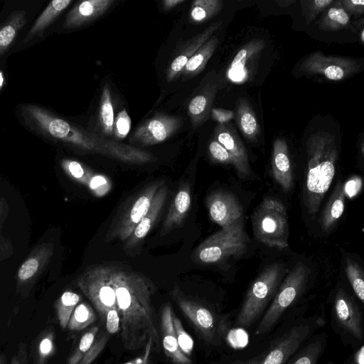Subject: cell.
I'll return each mask as SVG.
<instances>
[{"label": "cell", "mask_w": 364, "mask_h": 364, "mask_svg": "<svg viewBox=\"0 0 364 364\" xmlns=\"http://www.w3.org/2000/svg\"><path fill=\"white\" fill-rule=\"evenodd\" d=\"M71 2V0H54L50 2L33 23L23 43L44 31Z\"/></svg>", "instance_id": "4dcf8cb0"}, {"label": "cell", "mask_w": 364, "mask_h": 364, "mask_svg": "<svg viewBox=\"0 0 364 364\" xmlns=\"http://www.w3.org/2000/svg\"><path fill=\"white\" fill-rule=\"evenodd\" d=\"M235 114L237 126L244 137L249 141H255L259 133V124L247 100H239Z\"/></svg>", "instance_id": "f1b7e54d"}, {"label": "cell", "mask_w": 364, "mask_h": 364, "mask_svg": "<svg viewBox=\"0 0 364 364\" xmlns=\"http://www.w3.org/2000/svg\"><path fill=\"white\" fill-rule=\"evenodd\" d=\"M0 364H6V358L4 353H1V355Z\"/></svg>", "instance_id": "680465c9"}, {"label": "cell", "mask_w": 364, "mask_h": 364, "mask_svg": "<svg viewBox=\"0 0 364 364\" xmlns=\"http://www.w3.org/2000/svg\"><path fill=\"white\" fill-rule=\"evenodd\" d=\"M28 356L26 353V344L20 343L18 351L13 356L11 364H27Z\"/></svg>", "instance_id": "816d5d0a"}, {"label": "cell", "mask_w": 364, "mask_h": 364, "mask_svg": "<svg viewBox=\"0 0 364 364\" xmlns=\"http://www.w3.org/2000/svg\"><path fill=\"white\" fill-rule=\"evenodd\" d=\"M223 3L220 0H196L190 9V19L193 23H205L221 11Z\"/></svg>", "instance_id": "d6a6232c"}, {"label": "cell", "mask_w": 364, "mask_h": 364, "mask_svg": "<svg viewBox=\"0 0 364 364\" xmlns=\"http://www.w3.org/2000/svg\"><path fill=\"white\" fill-rule=\"evenodd\" d=\"M326 333L314 335L285 364H316L326 348Z\"/></svg>", "instance_id": "4316f807"}, {"label": "cell", "mask_w": 364, "mask_h": 364, "mask_svg": "<svg viewBox=\"0 0 364 364\" xmlns=\"http://www.w3.org/2000/svg\"><path fill=\"white\" fill-rule=\"evenodd\" d=\"M360 67L356 60L327 55L321 51H316L304 59L300 69L309 75H321L331 81H340L358 72Z\"/></svg>", "instance_id": "4fadbf2b"}, {"label": "cell", "mask_w": 364, "mask_h": 364, "mask_svg": "<svg viewBox=\"0 0 364 364\" xmlns=\"http://www.w3.org/2000/svg\"><path fill=\"white\" fill-rule=\"evenodd\" d=\"M191 205V188L188 183H183L178 189L164 220L160 235L163 236L181 225Z\"/></svg>", "instance_id": "603a6c76"}, {"label": "cell", "mask_w": 364, "mask_h": 364, "mask_svg": "<svg viewBox=\"0 0 364 364\" xmlns=\"http://www.w3.org/2000/svg\"><path fill=\"white\" fill-rule=\"evenodd\" d=\"M4 82V73L3 71L0 72V89H2Z\"/></svg>", "instance_id": "6f0895ef"}, {"label": "cell", "mask_w": 364, "mask_h": 364, "mask_svg": "<svg viewBox=\"0 0 364 364\" xmlns=\"http://www.w3.org/2000/svg\"><path fill=\"white\" fill-rule=\"evenodd\" d=\"M110 282L115 289L121 319L120 336L124 348L136 350L146 346L149 338L154 350H161L159 328L152 304L156 287L141 273L109 264Z\"/></svg>", "instance_id": "6da1fadb"}, {"label": "cell", "mask_w": 364, "mask_h": 364, "mask_svg": "<svg viewBox=\"0 0 364 364\" xmlns=\"http://www.w3.org/2000/svg\"><path fill=\"white\" fill-rule=\"evenodd\" d=\"M54 247L44 242L36 247L21 264L16 274V287L22 288L33 283L53 255Z\"/></svg>", "instance_id": "ffe728a7"}, {"label": "cell", "mask_w": 364, "mask_h": 364, "mask_svg": "<svg viewBox=\"0 0 364 364\" xmlns=\"http://www.w3.org/2000/svg\"><path fill=\"white\" fill-rule=\"evenodd\" d=\"M60 165L65 173L73 180L87 186L94 173L81 163L69 159H64Z\"/></svg>", "instance_id": "74e56055"}, {"label": "cell", "mask_w": 364, "mask_h": 364, "mask_svg": "<svg viewBox=\"0 0 364 364\" xmlns=\"http://www.w3.org/2000/svg\"><path fill=\"white\" fill-rule=\"evenodd\" d=\"M264 47L265 41L262 39H253L245 43L232 59L227 71L228 77L235 82L252 79Z\"/></svg>", "instance_id": "2e32d148"}, {"label": "cell", "mask_w": 364, "mask_h": 364, "mask_svg": "<svg viewBox=\"0 0 364 364\" xmlns=\"http://www.w3.org/2000/svg\"><path fill=\"white\" fill-rule=\"evenodd\" d=\"M284 272L282 264L273 263L258 275L248 289L236 317L237 326L249 328L262 316L269 303L273 300Z\"/></svg>", "instance_id": "5b68a950"}, {"label": "cell", "mask_w": 364, "mask_h": 364, "mask_svg": "<svg viewBox=\"0 0 364 364\" xmlns=\"http://www.w3.org/2000/svg\"><path fill=\"white\" fill-rule=\"evenodd\" d=\"M361 150L363 154H364V139L363 140V142L361 144Z\"/></svg>", "instance_id": "94428289"}, {"label": "cell", "mask_w": 364, "mask_h": 364, "mask_svg": "<svg viewBox=\"0 0 364 364\" xmlns=\"http://www.w3.org/2000/svg\"><path fill=\"white\" fill-rule=\"evenodd\" d=\"M276 2L280 7H285V6H288L295 3V1L294 0H279V1H277Z\"/></svg>", "instance_id": "11a10c76"}, {"label": "cell", "mask_w": 364, "mask_h": 364, "mask_svg": "<svg viewBox=\"0 0 364 364\" xmlns=\"http://www.w3.org/2000/svg\"><path fill=\"white\" fill-rule=\"evenodd\" d=\"M173 322L174 331L181 350L189 358L193 348V341L191 336L185 331L180 319L173 313Z\"/></svg>", "instance_id": "b9f144b4"}, {"label": "cell", "mask_w": 364, "mask_h": 364, "mask_svg": "<svg viewBox=\"0 0 364 364\" xmlns=\"http://www.w3.org/2000/svg\"><path fill=\"white\" fill-rule=\"evenodd\" d=\"M164 184V181L152 182L132 196L111 225L106 240H127L149 210L156 192Z\"/></svg>", "instance_id": "9c48e42d"}, {"label": "cell", "mask_w": 364, "mask_h": 364, "mask_svg": "<svg viewBox=\"0 0 364 364\" xmlns=\"http://www.w3.org/2000/svg\"><path fill=\"white\" fill-rule=\"evenodd\" d=\"M349 364H360V363H359V361H358V360H355V359H353V360L349 363Z\"/></svg>", "instance_id": "91938a15"}, {"label": "cell", "mask_w": 364, "mask_h": 364, "mask_svg": "<svg viewBox=\"0 0 364 364\" xmlns=\"http://www.w3.org/2000/svg\"><path fill=\"white\" fill-rule=\"evenodd\" d=\"M208 151L214 162L232 165L234 164L232 157L228 151L214 137L208 144Z\"/></svg>", "instance_id": "7bdbcfd3"}, {"label": "cell", "mask_w": 364, "mask_h": 364, "mask_svg": "<svg viewBox=\"0 0 364 364\" xmlns=\"http://www.w3.org/2000/svg\"><path fill=\"white\" fill-rule=\"evenodd\" d=\"M218 44L217 36H211L191 58L179 76L183 80H187L199 74L205 68L208 61L214 53Z\"/></svg>", "instance_id": "83f0119b"}, {"label": "cell", "mask_w": 364, "mask_h": 364, "mask_svg": "<svg viewBox=\"0 0 364 364\" xmlns=\"http://www.w3.org/2000/svg\"><path fill=\"white\" fill-rule=\"evenodd\" d=\"M154 350V343L151 338H149L146 346L143 355L135 358L123 364H149L150 354Z\"/></svg>", "instance_id": "f907efd6"}, {"label": "cell", "mask_w": 364, "mask_h": 364, "mask_svg": "<svg viewBox=\"0 0 364 364\" xmlns=\"http://www.w3.org/2000/svg\"><path fill=\"white\" fill-rule=\"evenodd\" d=\"M358 23H359V27L360 28V39H361V41L363 42V43L364 44V19L362 18L360 19L359 21H356Z\"/></svg>", "instance_id": "9f6ffc18"}, {"label": "cell", "mask_w": 364, "mask_h": 364, "mask_svg": "<svg viewBox=\"0 0 364 364\" xmlns=\"http://www.w3.org/2000/svg\"><path fill=\"white\" fill-rule=\"evenodd\" d=\"M326 364H333V363L331 362H328V363H326Z\"/></svg>", "instance_id": "6125c7cd"}, {"label": "cell", "mask_w": 364, "mask_h": 364, "mask_svg": "<svg viewBox=\"0 0 364 364\" xmlns=\"http://www.w3.org/2000/svg\"><path fill=\"white\" fill-rule=\"evenodd\" d=\"M184 1L185 0H164L162 2L163 8L165 11H170Z\"/></svg>", "instance_id": "f5cc1de1"}, {"label": "cell", "mask_w": 364, "mask_h": 364, "mask_svg": "<svg viewBox=\"0 0 364 364\" xmlns=\"http://www.w3.org/2000/svg\"><path fill=\"white\" fill-rule=\"evenodd\" d=\"M350 20V14L343 6L341 0L336 1L323 11L318 27L324 31H336L347 28Z\"/></svg>", "instance_id": "f546056e"}, {"label": "cell", "mask_w": 364, "mask_h": 364, "mask_svg": "<svg viewBox=\"0 0 364 364\" xmlns=\"http://www.w3.org/2000/svg\"><path fill=\"white\" fill-rule=\"evenodd\" d=\"M234 364H260L259 357L245 360V361H237Z\"/></svg>", "instance_id": "db71d44e"}, {"label": "cell", "mask_w": 364, "mask_h": 364, "mask_svg": "<svg viewBox=\"0 0 364 364\" xmlns=\"http://www.w3.org/2000/svg\"><path fill=\"white\" fill-rule=\"evenodd\" d=\"M308 168L304 194L307 213L315 215L336 172L338 149L331 134L318 132L307 141Z\"/></svg>", "instance_id": "3957f363"}, {"label": "cell", "mask_w": 364, "mask_h": 364, "mask_svg": "<svg viewBox=\"0 0 364 364\" xmlns=\"http://www.w3.org/2000/svg\"><path fill=\"white\" fill-rule=\"evenodd\" d=\"M333 0H310L302 1V11L306 23L309 24L317 16L323 12L333 3Z\"/></svg>", "instance_id": "ab89813d"}, {"label": "cell", "mask_w": 364, "mask_h": 364, "mask_svg": "<svg viewBox=\"0 0 364 364\" xmlns=\"http://www.w3.org/2000/svg\"><path fill=\"white\" fill-rule=\"evenodd\" d=\"M323 323L322 318L316 315L292 326L258 356L260 364H285Z\"/></svg>", "instance_id": "8fae6325"}, {"label": "cell", "mask_w": 364, "mask_h": 364, "mask_svg": "<svg viewBox=\"0 0 364 364\" xmlns=\"http://www.w3.org/2000/svg\"><path fill=\"white\" fill-rule=\"evenodd\" d=\"M26 110L44 133L80 149L97 153L129 164H145L155 159L149 152L89 133L38 106L28 105Z\"/></svg>", "instance_id": "7a4b0ae2"}, {"label": "cell", "mask_w": 364, "mask_h": 364, "mask_svg": "<svg viewBox=\"0 0 364 364\" xmlns=\"http://www.w3.org/2000/svg\"><path fill=\"white\" fill-rule=\"evenodd\" d=\"M346 189L338 181L320 215L318 223L323 232H330L341 217L345 208Z\"/></svg>", "instance_id": "d4e9b609"}, {"label": "cell", "mask_w": 364, "mask_h": 364, "mask_svg": "<svg viewBox=\"0 0 364 364\" xmlns=\"http://www.w3.org/2000/svg\"><path fill=\"white\" fill-rule=\"evenodd\" d=\"M271 163L274 179L284 192H289L294 183L293 172L288 146L282 138H277L273 143Z\"/></svg>", "instance_id": "44dd1931"}, {"label": "cell", "mask_w": 364, "mask_h": 364, "mask_svg": "<svg viewBox=\"0 0 364 364\" xmlns=\"http://www.w3.org/2000/svg\"><path fill=\"white\" fill-rule=\"evenodd\" d=\"M105 326L109 334L120 332L121 319L117 309H111L108 311L105 320Z\"/></svg>", "instance_id": "7dc6e473"}, {"label": "cell", "mask_w": 364, "mask_h": 364, "mask_svg": "<svg viewBox=\"0 0 364 364\" xmlns=\"http://www.w3.org/2000/svg\"><path fill=\"white\" fill-rule=\"evenodd\" d=\"M222 25V21L213 23L201 33L195 35L177 46L174 58L166 72V80L171 82L176 79L188 61L198 50L213 36Z\"/></svg>", "instance_id": "e0dca14e"}, {"label": "cell", "mask_w": 364, "mask_h": 364, "mask_svg": "<svg viewBox=\"0 0 364 364\" xmlns=\"http://www.w3.org/2000/svg\"><path fill=\"white\" fill-rule=\"evenodd\" d=\"M183 119L180 117L171 116L165 113H156L151 119L140 125L134 132L130 141L143 146L154 145L161 143L182 126Z\"/></svg>", "instance_id": "5bb4252c"}, {"label": "cell", "mask_w": 364, "mask_h": 364, "mask_svg": "<svg viewBox=\"0 0 364 364\" xmlns=\"http://www.w3.org/2000/svg\"><path fill=\"white\" fill-rule=\"evenodd\" d=\"M131 119L126 111L122 109L114 121V134L117 139H124L130 131Z\"/></svg>", "instance_id": "ee69618b"}, {"label": "cell", "mask_w": 364, "mask_h": 364, "mask_svg": "<svg viewBox=\"0 0 364 364\" xmlns=\"http://www.w3.org/2000/svg\"><path fill=\"white\" fill-rule=\"evenodd\" d=\"M173 310L169 303H166L160 313L159 334L162 348L166 357L173 364H193V362L181 349L173 322Z\"/></svg>", "instance_id": "d6986e66"}, {"label": "cell", "mask_w": 364, "mask_h": 364, "mask_svg": "<svg viewBox=\"0 0 364 364\" xmlns=\"http://www.w3.org/2000/svg\"><path fill=\"white\" fill-rule=\"evenodd\" d=\"M345 272L355 294L364 306V269L355 260L347 257Z\"/></svg>", "instance_id": "e575fe53"}, {"label": "cell", "mask_w": 364, "mask_h": 364, "mask_svg": "<svg viewBox=\"0 0 364 364\" xmlns=\"http://www.w3.org/2000/svg\"><path fill=\"white\" fill-rule=\"evenodd\" d=\"M251 222L252 232L259 242L279 250L289 247L288 217L281 200L264 198L254 211Z\"/></svg>", "instance_id": "277c9868"}, {"label": "cell", "mask_w": 364, "mask_h": 364, "mask_svg": "<svg viewBox=\"0 0 364 364\" xmlns=\"http://www.w3.org/2000/svg\"><path fill=\"white\" fill-rule=\"evenodd\" d=\"M171 296L208 344L220 345L226 328L225 320L221 316L208 305L186 296L177 288L173 289Z\"/></svg>", "instance_id": "ba28073f"}, {"label": "cell", "mask_w": 364, "mask_h": 364, "mask_svg": "<svg viewBox=\"0 0 364 364\" xmlns=\"http://www.w3.org/2000/svg\"><path fill=\"white\" fill-rule=\"evenodd\" d=\"M210 218L221 228L232 225L243 219V208L231 192L218 189L206 198Z\"/></svg>", "instance_id": "9a60e30c"}, {"label": "cell", "mask_w": 364, "mask_h": 364, "mask_svg": "<svg viewBox=\"0 0 364 364\" xmlns=\"http://www.w3.org/2000/svg\"><path fill=\"white\" fill-rule=\"evenodd\" d=\"M114 2L112 0H88L77 3L67 15V28L81 26L104 14Z\"/></svg>", "instance_id": "cb8c5ba5"}, {"label": "cell", "mask_w": 364, "mask_h": 364, "mask_svg": "<svg viewBox=\"0 0 364 364\" xmlns=\"http://www.w3.org/2000/svg\"><path fill=\"white\" fill-rule=\"evenodd\" d=\"M100 118L104 132L109 136L113 134L114 131V110L109 87L105 85L103 88L100 109Z\"/></svg>", "instance_id": "d590c367"}, {"label": "cell", "mask_w": 364, "mask_h": 364, "mask_svg": "<svg viewBox=\"0 0 364 364\" xmlns=\"http://www.w3.org/2000/svg\"><path fill=\"white\" fill-rule=\"evenodd\" d=\"M88 187L95 196L102 197L109 191L112 185L109 180L105 176L94 174Z\"/></svg>", "instance_id": "f6af8a7d"}, {"label": "cell", "mask_w": 364, "mask_h": 364, "mask_svg": "<svg viewBox=\"0 0 364 364\" xmlns=\"http://www.w3.org/2000/svg\"><path fill=\"white\" fill-rule=\"evenodd\" d=\"M249 237L243 219L231 226L208 237L200 242L192 254V259L199 264H216L228 258L242 255L247 249Z\"/></svg>", "instance_id": "8992f818"}, {"label": "cell", "mask_w": 364, "mask_h": 364, "mask_svg": "<svg viewBox=\"0 0 364 364\" xmlns=\"http://www.w3.org/2000/svg\"><path fill=\"white\" fill-rule=\"evenodd\" d=\"M99 332L97 326H92L81 337L74 353L69 357L68 364H79L84 355L92 346Z\"/></svg>", "instance_id": "f35d334b"}, {"label": "cell", "mask_w": 364, "mask_h": 364, "mask_svg": "<svg viewBox=\"0 0 364 364\" xmlns=\"http://www.w3.org/2000/svg\"><path fill=\"white\" fill-rule=\"evenodd\" d=\"M347 11L355 16L364 14V0H341Z\"/></svg>", "instance_id": "c3c4849f"}, {"label": "cell", "mask_w": 364, "mask_h": 364, "mask_svg": "<svg viewBox=\"0 0 364 364\" xmlns=\"http://www.w3.org/2000/svg\"><path fill=\"white\" fill-rule=\"evenodd\" d=\"M95 319L96 315L92 307L82 302L74 310L68 327L71 331H81L92 323Z\"/></svg>", "instance_id": "8d00e7d4"}, {"label": "cell", "mask_w": 364, "mask_h": 364, "mask_svg": "<svg viewBox=\"0 0 364 364\" xmlns=\"http://www.w3.org/2000/svg\"><path fill=\"white\" fill-rule=\"evenodd\" d=\"M80 299L78 294L70 290L64 291L58 299L55 309L58 320L62 328L65 329L68 326L70 318Z\"/></svg>", "instance_id": "836d02e7"}, {"label": "cell", "mask_w": 364, "mask_h": 364, "mask_svg": "<svg viewBox=\"0 0 364 364\" xmlns=\"http://www.w3.org/2000/svg\"><path fill=\"white\" fill-rule=\"evenodd\" d=\"M76 283L91 301L102 321L105 322L109 310H118L115 289L110 282L109 264L97 265L85 269Z\"/></svg>", "instance_id": "30bf717a"}, {"label": "cell", "mask_w": 364, "mask_h": 364, "mask_svg": "<svg viewBox=\"0 0 364 364\" xmlns=\"http://www.w3.org/2000/svg\"><path fill=\"white\" fill-rule=\"evenodd\" d=\"M216 139L228 151L233 159V166L240 178L251 173L248 154L235 129L228 124H218L214 130Z\"/></svg>", "instance_id": "ac0fdd59"}, {"label": "cell", "mask_w": 364, "mask_h": 364, "mask_svg": "<svg viewBox=\"0 0 364 364\" xmlns=\"http://www.w3.org/2000/svg\"><path fill=\"white\" fill-rule=\"evenodd\" d=\"M215 85H208L195 95L189 102L188 113L194 128L203 124L211 112L215 93Z\"/></svg>", "instance_id": "484cf974"}, {"label": "cell", "mask_w": 364, "mask_h": 364, "mask_svg": "<svg viewBox=\"0 0 364 364\" xmlns=\"http://www.w3.org/2000/svg\"><path fill=\"white\" fill-rule=\"evenodd\" d=\"M210 114L212 118L215 121L218 122L219 124H226L235 116V114L232 111L222 108H213L211 109Z\"/></svg>", "instance_id": "681fc988"}, {"label": "cell", "mask_w": 364, "mask_h": 364, "mask_svg": "<svg viewBox=\"0 0 364 364\" xmlns=\"http://www.w3.org/2000/svg\"><path fill=\"white\" fill-rule=\"evenodd\" d=\"M26 22L24 11L12 14L0 31V55H3L14 41L18 31Z\"/></svg>", "instance_id": "1f68e13d"}, {"label": "cell", "mask_w": 364, "mask_h": 364, "mask_svg": "<svg viewBox=\"0 0 364 364\" xmlns=\"http://www.w3.org/2000/svg\"><path fill=\"white\" fill-rule=\"evenodd\" d=\"M167 193V186L164 184L156 192L146 214L136 227L130 237L126 240L124 245L125 249H134L147 235L163 209Z\"/></svg>", "instance_id": "7402d4cb"}, {"label": "cell", "mask_w": 364, "mask_h": 364, "mask_svg": "<svg viewBox=\"0 0 364 364\" xmlns=\"http://www.w3.org/2000/svg\"><path fill=\"white\" fill-rule=\"evenodd\" d=\"M332 319L338 333L358 343L364 342V320L354 299L343 289L336 292Z\"/></svg>", "instance_id": "7c38bea8"}, {"label": "cell", "mask_w": 364, "mask_h": 364, "mask_svg": "<svg viewBox=\"0 0 364 364\" xmlns=\"http://www.w3.org/2000/svg\"><path fill=\"white\" fill-rule=\"evenodd\" d=\"M53 338V334L50 333H47L41 338L37 350L38 364H44L46 360L53 353L54 348Z\"/></svg>", "instance_id": "bcb514c9"}, {"label": "cell", "mask_w": 364, "mask_h": 364, "mask_svg": "<svg viewBox=\"0 0 364 364\" xmlns=\"http://www.w3.org/2000/svg\"><path fill=\"white\" fill-rule=\"evenodd\" d=\"M310 269L301 261L296 262L279 286L273 300L256 329L257 336L269 331L283 314L299 299L305 289Z\"/></svg>", "instance_id": "52a82bcc"}, {"label": "cell", "mask_w": 364, "mask_h": 364, "mask_svg": "<svg viewBox=\"0 0 364 364\" xmlns=\"http://www.w3.org/2000/svg\"><path fill=\"white\" fill-rule=\"evenodd\" d=\"M110 335L107 330H102L97 333L92 346L84 355L79 364H91L105 347Z\"/></svg>", "instance_id": "60d3db41"}]
</instances>
